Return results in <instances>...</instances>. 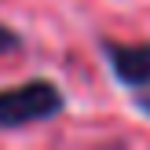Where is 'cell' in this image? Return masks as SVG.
Returning <instances> with one entry per match:
<instances>
[{"label": "cell", "mask_w": 150, "mask_h": 150, "mask_svg": "<svg viewBox=\"0 0 150 150\" xmlns=\"http://www.w3.org/2000/svg\"><path fill=\"white\" fill-rule=\"evenodd\" d=\"M18 48H22L18 29H11L7 22H0V55H11V51H18Z\"/></svg>", "instance_id": "cell-3"}, {"label": "cell", "mask_w": 150, "mask_h": 150, "mask_svg": "<svg viewBox=\"0 0 150 150\" xmlns=\"http://www.w3.org/2000/svg\"><path fill=\"white\" fill-rule=\"evenodd\" d=\"M66 110V95L55 81H22L15 88H0V132L48 125Z\"/></svg>", "instance_id": "cell-1"}, {"label": "cell", "mask_w": 150, "mask_h": 150, "mask_svg": "<svg viewBox=\"0 0 150 150\" xmlns=\"http://www.w3.org/2000/svg\"><path fill=\"white\" fill-rule=\"evenodd\" d=\"M103 55L117 84H125L128 92L150 84V40H103Z\"/></svg>", "instance_id": "cell-2"}, {"label": "cell", "mask_w": 150, "mask_h": 150, "mask_svg": "<svg viewBox=\"0 0 150 150\" xmlns=\"http://www.w3.org/2000/svg\"><path fill=\"white\" fill-rule=\"evenodd\" d=\"M136 106H139V114H146V117H150V84L136 92Z\"/></svg>", "instance_id": "cell-4"}]
</instances>
